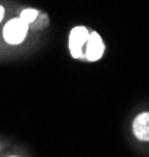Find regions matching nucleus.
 <instances>
[{
  "label": "nucleus",
  "instance_id": "7ed1b4c3",
  "mask_svg": "<svg viewBox=\"0 0 149 157\" xmlns=\"http://www.w3.org/2000/svg\"><path fill=\"white\" fill-rule=\"evenodd\" d=\"M104 41L101 35H97L96 32L90 33L88 41L85 44V60L88 61H96L101 60V57L104 55Z\"/></svg>",
  "mask_w": 149,
  "mask_h": 157
},
{
  "label": "nucleus",
  "instance_id": "f03ea898",
  "mask_svg": "<svg viewBox=\"0 0 149 157\" xmlns=\"http://www.w3.org/2000/svg\"><path fill=\"white\" fill-rule=\"evenodd\" d=\"M88 30L85 27H74L69 33V50L74 58H85V44L88 41Z\"/></svg>",
  "mask_w": 149,
  "mask_h": 157
},
{
  "label": "nucleus",
  "instance_id": "423d86ee",
  "mask_svg": "<svg viewBox=\"0 0 149 157\" xmlns=\"http://www.w3.org/2000/svg\"><path fill=\"white\" fill-rule=\"evenodd\" d=\"M3 14H5V8L0 5V22H2V19H3Z\"/></svg>",
  "mask_w": 149,
  "mask_h": 157
},
{
  "label": "nucleus",
  "instance_id": "39448f33",
  "mask_svg": "<svg viewBox=\"0 0 149 157\" xmlns=\"http://www.w3.org/2000/svg\"><path fill=\"white\" fill-rule=\"evenodd\" d=\"M38 16H39V11L38 10H35V8H25V10H22V13H21V19L24 21V22H27V24H33L36 19H38Z\"/></svg>",
  "mask_w": 149,
  "mask_h": 157
},
{
  "label": "nucleus",
  "instance_id": "20e7f679",
  "mask_svg": "<svg viewBox=\"0 0 149 157\" xmlns=\"http://www.w3.org/2000/svg\"><path fill=\"white\" fill-rule=\"evenodd\" d=\"M133 134L141 141H149V112L140 113L133 121Z\"/></svg>",
  "mask_w": 149,
  "mask_h": 157
},
{
  "label": "nucleus",
  "instance_id": "f257e3e1",
  "mask_svg": "<svg viewBox=\"0 0 149 157\" xmlns=\"http://www.w3.org/2000/svg\"><path fill=\"white\" fill-rule=\"evenodd\" d=\"M27 33H29V24L24 22L21 17L10 19L3 27V39L11 46L21 44L27 38Z\"/></svg>",
  "mask_w": 149,
  "mask_h": 157
},
{
  "label": "nucleus",
  "instance_id": "0eeeda50",
  "mask_svg": "<svg viewBox=\"0 0 149 157\" xmlns=\"http://www.w3.org/2000/svg\"><path fill=\"white\" fill-rule=\"evenodd\" d=\"M11 157H14V155H11Z\"/></svg>",
  "mask_w": 149,
  "mask_h": 157
}]
</instances>
